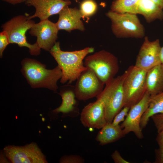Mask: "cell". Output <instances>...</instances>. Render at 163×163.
Returning a JSON list of instances; mask_svg holds the SVG:
<instances>
[{
  "instance_id": "ac0fdd59",
  "label": "cell",
  "mask_w": 163,
  "mask_h": 163,
  "mask_svg": "<svg viewBox=\"0 0 163 163\" xmlns=\"http://www.w3.org/2000/svg\"><path fill=\"white\" fill-rule=\"evenodd\" d=\"M125 136L120 125L107 123L98 132L95 139L103 145L115 142Z\"/></svg>"
},
{
  "instance_id": "2e32d148",
  "label": "cell",
  "mask_w": 163,
  "mask_h": 163,
  "mask_svg": "<svg viewBox=\"0 0 163 163\" xmlns=\"http://www.w3.org/2000/svg\"><path fill=\"white\" fill-rule=\"evenodd\" d=\"M59 94L62 97V103L59 107L53 110V113L58 114L61 112L64 117L67 115L71 117V113H78L74 86L69 84L64 86L61 87Z\"/></svg>"
},
{
  "instance_id": "277c9868",
  "label": "cell",
  "mask_w": 163,
  "mask_h": 163,
  "mask_svg": "<svg viewBox=\"0 0 163 163\" xmlns=\"http://www.w3.org/2000/svg\"><path fill=\"white\" fill-rule=\"evenodd\" d=\"M35 23L27 15H19L6 22L1 27L6 33L10 43L17 44L21 47H26L31 55L37 56L40 54L41 49L36 42L33 44L28 43L26 36L27 31Z\"/></svg>"
},
{
  "instance_id": "52a82bcc",
  "label": "cell",
  "mask_w": 163,
  "mask_h": 163,
  "mask_svg": "<svg viewBox=\"0 0 163 163\" xmlns=\"http://www.w3.org/2000/svg\"><path fill=\"white\" fill-rule=\"evenodd\" d=\"M106 14L111 21L112 32L117 37L138 38L144 36V28L136 14H119L110 10Z\"/></svg>"
},
{
  "instance_id": "ba28073f",
  "label": "cell",
  "mask_w": 163,
  "mask_h": 163,
  "mask_svg": "<svg viewBox=\"0 0 163 163\" xmlns=\"http://www.w3.org/2000/svg\"><path fill=\"white\" fill-rule=\"evenodd\" d=\"M104 85L94 72L87 68L76 80L74 86L76 97L85 101L97 97L103 90Z\"/></svg>"
},
{
  "instance_id": "d6986e66",
  "label": "cell",
  "mask_w": 163,
  "mask_h": 163,
  "mask_svg": "<svg viewBox=\"0 0 163 163\" xmlns=\"http://www.w3.org/2000/svg\"><path fill=\"white\" fill-rule=\"evenodd\" d=\"M137 14L142 15L150 23L156 19H163V11L152 0H140L137 7Z\"/></svg>"
},
{
  "instance_id": "9a60e30c",
  "label": "cell",
  "mask_w": 163,
  "mask_h": 163,
  "mask_svg": "<svg viewBox=\"0 0 163 163\" xmlns=\"http://www.w3.org/2000/svg\"><path fill=\"white\" fill-rule=\"evenodd\" d=\"M59 14L58 21L56 23L59 30H64L68 32L75 29L84 30V24L81 19L82 16L79 9L69 8L67 6Z\"/></svg>"
},
{
  "instance_id": "3957f363",
  "label": "cell",
  "mask_w": 163,
  "mask_h": 163,
  "mask_svg": "<svg viewBox=\"0 0 163 163\" xmlns=\"http://www.w3.org/2000/svg\"><path fill=\"white\" fill-rule=\"evenodd\" d=\"M125 72L105 84L103 90L97 97L103 103L107 123H112L116 116L123 107L124 96L123 83Z\"/></svg>"
},
{
  "instance_id": "9c48e42d",
  "label": "cell",
  "mask_w": 163,
  "mask_h": 163,
  "mask_svg": "<svg viewBox=\"0 0 163 163\" xmlns=\"http://www.w3.org/2000/svg\"><path fill=\"white\" fill-rule=\"evenodd\" d=\"M4 151L6 156L12 163H47L45 155L34 142L24 146L8 145Z\"/></svg>"
},
{
  "instance_id": "6da1fadb",
  "label": "cell",
  "mask_w": 163,
  "mask_h": 163,
  "mask_svg": "<svg viewBox=\"0 0 163 163\" xmlns=\"http://www.w3.org/2000/svg\"><path fill=\"white\" fill-rule=\"evenodd\" d=\"M94 51L92 47L72 51H63L61 49L59 42H56L49 52L61 70V83L64 84L68 82V84H70L76 80L87 69L84 65V59Z\"/></svg>"
},
{
  "instance_id": "484cf974",
  "label": "cell",
  "mask_w": 163,
  "mask_h": 163,
  "mask_svg": "<svg viewBox=\"0 0 163 163\" xmlns=\"http://www.w3.org/2000/svg\"><path fill=\"white\" fill-rule=\"evenodd\" d=\"M157 130L158 132L163 130V113L153 115L151 117Z\"/></svg>"
},
{
  "instance_id": "7402d4cb",
  "label": "cell",
  "mask_w": 163,
  "mask_h": 163,
  "mask_svg": "<svg viewBox=\"0 0 163 163\" xmlns=\"http://www.w3.org/2000/svg\"><path fill=\"white\" fill-rule=\"evenodd\" d=\"M97 5L94 0H84L80 5V10L82 18L88 17L94 14L96 12Z\"/></svg>"
},
{
  "instance_id": "f546056e",
  "label": "cell",
  "mask_w": 163,
  "mask_h": 163,
  "mask_svg": "<svg viewBox=\"0 0 163 163\" xmlns=\"http://www.w3.org/2000/svg\"><path fill=\"white\" fill-rule=\"evenodd\" d=\"M12 5H14L25 2L27 0H2Z\"/></svg>"
},
{
  "instance_id": "8fae6325",
  "label": "cell",
  "mask_w": 163,
  "mask_h": 163,
  "mask_svg": "<svg viewBox=\"0 0 163 163\" xmlns=\"http://www.w3.org/2000/svg\"><path fill=\"white\" fill-rule=\"evenodd\" d=\"M29 33L37 37L36 43L41 49L49 51L56 42L59 31L56 23L48 19L35 23Z\"/></svg>"
},
{
  "instance_id": "4fadbf2b",
  "label": "cell",
  "mask_w": 163,
  "mask_h": 163,
  "mask_svg": "<svg viewBox=\"0 0 163 163\" xmlns=\"http://www.w3.org/2000/svg\"><path fill=\"white\" fill-rule=\"evenodd\" d=\"M80 120L85 127L102 128L107 123L102 102L97 99L85 106L81 113Z\"/></svg>"
},
{
  "instance_id": "7a4b0ae2",
  "label": "cell",
  "mask_w": 163,
  "mask_h": 163,
  "mask_svg": "<svg viewBox=\"0 0 163 163\" xmlns=\"http://www.w3.org/2000/svg\"><path fill=\"white\" fill-rule=\"evenodd\" d=\"M21 64V72L32 88H45L54 92L57 91V83L62 76L58 66L53 69H48L45 65L29 58L23 59Z\"/></svg>"
},
{
  "instance_id": "cb8c5ba5",
  "label": "cell",
  "mask_w": 163,
  "mask_h": 163,
  "mask_svg": "<svg viewBox=\"0 0 163 163\" xmlns=\"http://www.w3.org/2000/svg\"><path fill=\"white\" fill-rule=\"evenodd\" d=\"M62 163H82L84 162V160L78 155H70L62 157L60 160Z\"/></svg>"
},
{
  "instance_id": "4316f807",
  "label": "cell",
  "mask_w": 163,
  "mask_h": 163,
  "mask_svg": "<svg viewBox=\"0 0 163 163\" xmlns=\"http://www.w3.org/2000/svg\"><path fill=\"white\" fill-rule=\"evenodd\" d=\"M111 157L115 163H129L128 161L123 159L121 156L119 152L115 150L111 155Z\"/></svg>"
},
{
  "instance_id": "44dd1931",
  "label": "cell",
  "mask_w": 163,
  "mask_h": 163,
  "mask_svg": "<svg viewBox=\"0 0 163 163\" xmlns=\"http://www.w3.org/2000/svg\"><path fill=\"white\" fill-rule=\"evenodd\" d=\"M140 0H115L111 5V11L119 14H137V7Z\"/></svg>"
},
{
  "instance_id": "5bb4252c",
  "label": "cell",
  "mask_w": 163,
  "mask_h": 163,
  "mask_svg": "<svg viewBox=\"0 0 163 163\" xmlns=\"http://www.w3.org/2000/svg\"><path fill=\"white\" fill-rule=\"evenodd\" d=\"M25 3L34 7L35 13L29 16V19L38 17L40 21L48 19L50 16L59 13L65 7L71 4L69 0H27Z\"/></svg>"
},
{
  "instance_id": "ffe728a7",
  "label": "cell",
  "mask_w": 163,
  "mask_h": 163,
  "mask_svg": "<svg viewBox=\"0 0 163 163\" xmlns=\"http://www.w3.org/2000/svg\"><path fill=\"white\" fill-rule=\"evenodd\" d=\"M163 113V91L151 96L148 107L140 122L142 130L146 126L149 118L155 114Z\"/></svg>"
},
{
  "instance_id": "e0dca14e",
  "label": "cell",
  "mask_w": 163,
  "mask_h": 163,
  "mask_svg": "<svg viewBox=\"0 0 163 163\" xmlns=\"http://www.w3.org/2000/svg\"><path fill=\"white\" fill-rule=\"evenodd\" d=\"M146 91L152 96L163 91V65L161 64L147 71Z\"/></svg>"
},
{
  "instance_id": "7c38bea8",
  "label": "cell",
  "mask_w": 163,
  "mask_h": 163,
  "mask_svg": "<svg viewBox=\"0 0 163 163\" xmlns=\"http://www.w3.org/2000/svg\"><path fill=\"white\" fill-rule=\"evenodd\" d=\"M161 48L159 39L151 41L149 40L148 37H145L134 66L147 71L161 64L160 58Z\"/></svg>"
},
{
  "instance_id": "d4e9b609",
  "label": "cell",
  "mask_w": 163,
  "mask_h": 163,
  "mask_svg": "<svg viewBox=\"0 0 163 163\" xmlns=\"http://www.w3.org/2000/svg\"><path fill=\"white\" fill-rule=\"evenodd\" d=\"M8 36L6 32L4 31L0 33V57H2L3 52L7 46L9 44Z\"/></svg>"
},
{
  "instance_id": "1f68e13d",
  "label": "cell",
  "mask_w": 163,
  "mask_h": 163,
  "mask_svg": "<svg viewBox=\"0 0 163 163\" xmlns=\"http://www.w3.org/2000/svg\"><path fill=\"white\" fill-rule=\"evenodd\" d=\"M160 58L161 64L163 65V46L161 47L160 53Z\"/></svg>"
},
{
  "instance_id": "8992f818",
  "label": "cell",
  "mask_w": 163,
  "mask_h": 163,
  "mask_svg": "<svg viewBox=\"0 0 163 163\" xmlns=\"http://www.w3.org/2000/svg\"><path fill=\"white\" fill-rule=\"evenodd\" d=\"M84 60L85 66L92 70L104 85L114 78L118 72L117 58L105 50L89 55Z\"/></svg>"
},
{
  "instance_id": "f1b7e54d",
  "label": "cell",
  "mask_w": 163,
  "mask_h": 163,
  "mask_svg": "<svg viewBox=\"0 0 163 163\" xmlns=\"http://www.w3.org/2000/svg\"><path fill=\"white\" fill-rule=\"evenodd\" d=\"M158 133L156 141L159 146V148L163 149V130Z\"/></svg>"
},
{
  "instance_id": "83f0119b",
  "label": "cell",
  "mask_w": 163,
  "mask_h": 163,
  "mask_svg": "<svg viewBox=\"0 0 163 163\" xmlns=\"http://www.w3.org/2000/svg\"><path fill=\"white\" fill-rule=\"evenodd\" d=\"M155 163H163V149L160 148L155 149Z\"/></svg>"
},
{
  "instance_id": "5b68a950",
  "label": "cell",
  "mask_w": 163,
  "mask_h": 163,
  "mask_svg": "<svg viewBox=\"0 0 163 163\" xmlns=\"http://www.w3.org/2000/svg\"><path fill=\"white\" fill-rule=\"evenodd\" d=\"M125 72L126 76L123 83L124 107L130 108L142 99L146 91L147 71L131 66Z\"/></svg>"
},
{
  "instance_id": "603a6c76",
  "label": "cell",
  "mask_w": 163,
  "mask_h": 163,
  "mask_svg": "<svg viewBox=\"0 0 163 163\" xmlns=\"http://www.w3.org/2000/svg\"><path fill=\"white\" fill-rule=\"evenodd\" d=\"M130 108L127 107H124L114 117L112 123L114 125H118L121 122H123L126 117Z\"/></svg>"
},
{
  "instance_id": "30bf717a",
  "label": "cell",
  "mask_w": 163,
  "mask_h": 163,
  "mask_svg": "<svg viewBox=\"0 0 163 163\" xmlns=\"http://www.w3.org/2000/svg\"><path fill=\"white\" fill-rule=\"evenodd\" d=\"M150 98V95L146 91L142 99L130 107L128 115L120 125L125 135L133 132L138 139L143 138L140 122L148 107Z\"/></svg>"
},
{
  "instance_id": "4dcf8cb0",
  "label": "cell",
  "mask_w": 163,
  "mask_h": 163,
  "mask_svg": "<svg viewBox=\"0 0 163 163\" xmlns=\"http://www.w3.org/2000/svg\"><path fill=\"white\" fill-rule=\"evenodd\" d=\"M161 8L163 9V0H152Z\"/></svg>"
}]
</instances>
